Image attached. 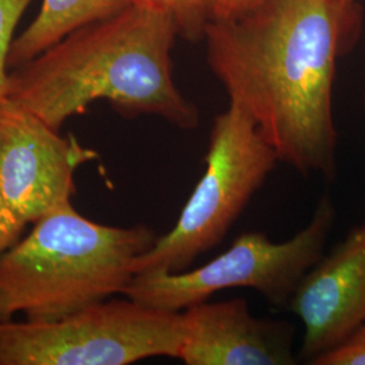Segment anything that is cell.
I'll use <instances>...</instances> for the list:
<instances>
[{
	"label": "cell",
	"instance_id": "obj_14",
	"mask_svg": "<svg viewBox=\"0 0 365 365\" xmlns=\"http://www.w3.org/2000/svg\"><path fill=\"white\" fill-rule=\"evenodd\" d=\"M26 225L14 214L0 190V256L21 238Z\"/></svg>",
	"mask_w": 365,
	"mask_h": 365
},
{
	"label": "cell",
	"instance_id": "obj_4",
	"mask_svg": "<svg viewBox=\"0 0 365 365\" xmlns=\"http://www.w3.org/2000/svg\"><path fill=\"white\" fill-rule=\"evenodd\" d=\"M279 157L238 106L217 115L205 172L175 226L134 262V274L182 272L218 247L276 168Z\"/></svg>",
	"mask_w": 365,
	"mask_h": 365
},
{
	"label": "cell",
	"instance_id": "obj_16",
	"mask_svg": "<svg viewBox=\"0 0 365 365\" xmlns=\"http://www.w3.org/2000/svg\"><path fill=\"white\" fill-rule=\"evenodd\" d=\"M339 3H342L344 6H348V7H352L353 0H339Z\"/></svg>",
	"mask_w": 365,
	"mask_h": 365
},
{
	"label": "cell",
	"instance_id": "obj_9",
	"mask_svg": "<svg viewBox=\"0 0 365 365\" xmlns=\"http://www.w3.org/2000/svg\"><path fill=\"white\" fill-rule=\"evenodd\" d=\"M185 334L179 360L185 365L297 364L295 327L259 318L244 298L202 302L182 312Z\"/></svg>",
	"mask_w": 365,
	"mask_h": 365
},
{
	"label": "cell",
	"instance_id": "obj_2",
	"mask_svg": "<svg viewBox=\"0 0 365 365\" xmlns=\"http://www.w3.org/2000/svg\"><path fill=\"white\" fill-rule=\"evenodd\" d=\"M178 36L170 14L133 1L11 69L7 98L56 130L101 101L122 117L155 115L180 130H195L200 111L172 73Z\"/></svg>",
	"mask_w": 365,
	"mask_h": 365
},
{
	"label": "cell",
	"instance_id": "obj_10",
	"mask_svg": "<svg viewBox=\"0 0 365 365\" xmlns=\"http://www.w3.org/2000/svg\"><path fill=\"white\" fill-rule=\"evenodd\" d=\"M134 0H42L34 21L14 39L9 68L26 64L78 27L129 7Z\"/></svg>",
	"mask_w": 365,
	"mask_h": 365
},
{
	"label": "cell",
	"instance_id": "obj_17",
	"mask_svg": "<svg viewBox=\"0 0 365 365\" xmlns=\"http://www.w3.org/2000/svg\"><path fill=\"white\" fill-rule=\"evenodd\" d=\"M364 103H365V95H364Z\"/></svg>",
	"mask_w": 365,
	"mask_h": 365
},
{
	"label": "cell",
	"instance_id": "obj_12",
	"mask_svg": "<svg viewBox=\"0 0 365 365\" xmlns=\"http://www.w3.org/2000/svg\"><path fill=\"white\" fill-rule=\"evenodd\" d=\"M33 0H0V101L9 92V56L13 46L14 33L22 15Z\"/></svg>",
	"mask_w": 365,
	"mask_h": 365
},
{
	"label": "cell",
	"instance_id": "obj_15",
	"mask_svg": "<svg viewBox=\"0 0 365 365\" xmlns=\"http://www.w3.org/2000/svg\"><path fill=\"white\" fill-rule=\"evenodd\" d=\"M262 0H210L211 19H226L245 13Z\"/></svg>",
	"mask_w": 365,
	"mask_h": 365
},
{
	"label": "cell",
	"instance_id": "obj_7",
	"mask_svg": "<svg viewBox=\"0 0 365 365\" xmlns=\"http://www.w3.org/2000/svg\"><path fill=\"white\" fill-rule=\"evenodd\" d=\"M96 157L24 106L0 101V190L21 221L34 223L72 203L76 170Z\"/></svg>",
	"mask_w": 365,
	"mask_h": 365
},
{
	"label": "cell",
	"instance_id": "obj_5",
	"mask_svg": "<svg viewBox=\"0 0 365 365\" xmlns=\"http://www.w3.org/2000/svg\"><path fill=\"white\" fill-rule=\"evenodd\" d=\"M107 299L53 321H0V365H129L178 359L182 312Z\"/></svg>",
	"mask_w": 365,
	"mask_h": 365
},
{
	"label": "cell",
	"instance_id": "obj_13",
	"mask_svg": "<svg viewBox=\"0 0 365 365\" xmlns=\"http://www.w3.org/2000/svg\"><path fill=\"white\" fill-rule=\"evenodd\" d=\"M314 365H365V325L339 348L319 357Z\"/></svg>",
	"mask_w": 365,
	"mask_h": 365
},
{
	"label": "cell",
	"instance_id": "obj_8",
	"mask_svg": "<svg viewBox=\"0 0 365 365\" xmlns=\"http://www.w3.org/2000/svg\"><path fill=\"white\" fill-rule=\"evenodd\" d=\"M287 309L302 322L298 357L306 364L365 325V220L303 276Z\"/></svg>",
	"mask_w": 365,
	"mask_h": 365
},
{
	"label": "cell",
	"instance_id": "obj_1",
	"mask_svg": "<svg viewBox=\"0 0 365 365\" xmlns=\"http://www.w3.org/2000/svg\"><path fill=\"white\" fill-rule=\"evenodd\" d=\"M352 14L339 0H262L206 27L207 63L229 103L304 178L337 176L333 84Z\"/></svg>",
	"mask_w": 365,
	"mask_h": 365
},
{
	"label": "cell",
	"instance_id": "obj_3",
	"mask_svg": "<svg viewBox=\"0 0 365 365\" xmlns=\"http://www.w3.org/2000/svg\"><path fill=\"white\" fill-rule=\"evenodd\" d=\"M33 225L0 256V321H53L123 295L134 262L158 238L146 225L91 221L72 203Z\"/></svg>",
	"mask_w": 365,
	"mask_h": 365
},
{
	"label": "cell",
	"instance_id": "obj_11",
	"mask_svg": "<svg viewBox=\"0 0 365 365\" xmlns=\"http://www.w3.org/2000/svg\"><path fill=\"white\" fill-rule=\"evenodd\" d=\"M143 4L156 7L164 13L170 14L179 36L188 41L205 39L206 27L211 21L210 0H134Z\"/></svg>",
	"mask_w": 365,
	"mask_h": 365
},
{
	"label": "cell",
	"instance_id": "obj_6",
	"mask_svg": "<svg viewBox=\"0 0 365 365\" xmlns=\"http://www.w3.org/2000/svg\"><path fill=\"white\" fill-rule=\"evenodd\" d=\"M336 218L333 200L324 195L310 222L286 241L276 242L259 230L245 232L195 269L134 274L123 295L160 310L184 312L225 289L252 288L274 307L287 309L303 276L324 256Z\"/></svg>",
	"mask_w": 365,
	"mask_h": 365
}]
</instances>
